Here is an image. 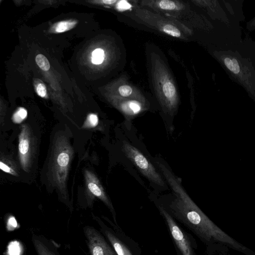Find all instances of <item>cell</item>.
<instances>
[{"instance_id": "7c38bea8", "label": "cell", "mask_w": 255, "mask_h": 255, "mask_svg": "<svg viewBox=\"0 0 255 255\" xmlns=\"http://www.w3.org/2000/svg\"><path fill=\"white\" fill-rule=\"evenodd\" d=\"M162 89L165 96L168 99L172 98L175 94V88L169 82H167L163 85Z\"/></svg>"}, {"instance_id": "8fae6325", "label": "cell", "mask_w": 255, "mask_h": 255, "mask_svg": "<svg viewBox=\"0 0 255 255\" xmlns=\"http://www.w3.org/2000/svg\"><path fill=\"white\" fill-rule=\"evenodd\" d=\"M27 112L26 110L22 107L17 109L12 116V120L15 123H20L27 117Z\"/></svg>"}, {"instance_id": "52a82bcc", "label": "cell", "mask_w": 255, "mask_h": 255, "mask_svg": "<svg viewBox=\"0 0 255 255\" xmlns=\"http://www.w3.org/2000/svg\"><path fill=\"white\" fill-rule=\"evenodd\" d=\"M77 23L76 19L62 20L55 23L50 28L49 31L53 33L64 32L74 27Z\"/></svg>"}, {"instance_id": "9a60e30c", "label": "cell", "mask_w": 255, "mask_h": 255, "mask_svg": "<svg viewBox=\"0 0 255 255\" xmlns=\"http://www.w3.org/2000/svg\"><path fill=\"white\" fill-rule=\"evenodd\" d=\"M35 89L37 95L42 98L47 96V90L45 85L42 82H39L35 84Z\"/></svg>"}, {"instance_id": "30bf717a", "label": "cell", "mask_w": 255, "mask_h": 255, "mask_svg": "<svg viewBox=\"0 0 255 255\" xmlns=\"http://www.w3.org/2000/svg\"><path fill=\"white\" fill-rule=\"evenodd\" d=\"M35 61L38 67L43 71H48L50 69V63L47 58L43 54L36 56Z\"/></svg>"}, {"instance_id": "5b68a950", "label": "cell", "mask_w": 255, "mask_h": 255, "mask_svg": "<svg viewBox=\"0 0 255 255\" xmlns=\"http://www.w3.org/2000/svg\"><path fill=\"white\" fill-rule=\"evenodd\" d=\"M96 220L101 227V232L110 242L117 255H132L128 249L110 231L99 219Z\"/></svg>"}, {"instance_id": "7402d4cb", "label": "cell", "mask_w": 255, "mask_h": 255, "mask_svg": "<svg viewBox=\"0 0 255 255\" xmlns=\"http://www.w3.org/2000/svg\"><path fill=\"white\" fill-rule=\"evenodd\" d=\"M247 28L249 30H253L255 28V17L248 23Z\"/></svg>"}, {"instance_id": "ac0fdd59", "label": "cell", "mask_w": 255, "mask_h": 255, "mask_svg": "<svg viewBox=\"0 0 255 255\" xmlns=\"http://www.w3.org/2000/svg\"><path fill=\"white\" fill-rule=\"evenodd\" d=\"M119 92L122 96L126 97L131 94L132 90L129 86L124 85L119 87Z\"/></svg>"}, {"instance_id": "d6986e66", "label": "cell", "mask_w": 255, "mask_h": 255, "mask_svg": "<svg viewBox=\"0 0 255 255\" xmlns=\"http://www.w3.org/2000/svg\"><path fill=\"white\" fill-rule=\"evenodd\" d=\"M88 123L92 127H96L98 123V118L97 115L91 114L89 115L87 119Z\"/></svg>"}, {"instance_id": "e0dca14e", "label": "cell", "mask_w": 255, "mask_h": 255, "mask_svg": "<svg viewBox=\"0 0 255 255\" xmlns=\"http://www.w3.org/2000/svg\"><path fill=\"white\" fill-rule=\"evenodd\" d=\"M69 161V156L68 154L62 152L59 154L57 158V163L61 167L66 166Z\"/></svg>"}, {"instance_id": "4fadbf2b", "label": "cell", "mask_w": 255, "mask_h": 255, "mask_svg": "<svg viewBox=\"0 0 255 255\" xmlns=\"http://www.w3.org/2000/svg\"><path fill=\"white\" fill-rule=\"evenodd\" d=\"M163 31L173 37H179L181 36L179 30L175 26L171 24H166L163 27Z\"/></svg>"}, {"instance_id": "3957f363", "label": "cell", "mask_w": 255, "mask_h": 255, "mask_svg": "<svg viewBox=\"0 0 255 255\" xmlns=\"http://www.w3.org/2000/svg\"><path fill=\"white\" fill-rule=\"evenodd\" d=\"M83 230L90 255H117L103 235L96 229L86 226Z\"/></svg>"}, {"instance_id": "603a6c76", "label": "cell", "mask_w": 255, "mask_h": 255, "mask_svg": "<svg viewBox=\"0 0 255 255\" xmlns=\"http://www.w3.org/2000/svg\"><path fill=\"white\" fill-rule=\"evenodd\" d=\"M101 2L104 3V4H113L115 2H117V0H102Z\"/></svg>"}, {"instance_id": "2e32d148", "label": "cell", "mask_w": 255, "mask_h": 255, "mask_svg": "<svg viewBox=\"0 0 255 255\" xmlns=\"http://www.w3.org/2000/svg\"><path fill=\"white\" fill-rule=\"evenodd\" d=\"M159 7L165 10H173L176 8L175 3L171 0H163L159 3Z\"/></svg>"}, {"instance_id": "9c48e42d", "label": "cell", "mask_w": 255, "mask_h": 255, "mask_svg": "<svg viewBox=\"0 0 255 255\" xmlns=\"http://www.w3.org/2000/svg\"><path fill=\"white\" fill-rule=\"evenodd\" d=\"M104 58V51L102 49L97 48L92 53L91 61L94 64H100L103 62Z\"/></svg>"}, {"instance_id": "6da1fadb", "label": "cell", "mask_w": 255, "mask_h": 255, "mask_svg": "<svg viewBox=\"0 0 255 255\" xmlns=\"http://www.w3.org/2000/svg\"><path fill=\"white\" fill-rule=\"evenodd\" d=\"M158 166L177 197L170 205L176 217L198 235L205 239L215 237L216 228L188 195L176 177L163 164L159 163Z\"/></svg>"}, {"instance_id": "ffe728a7", "label": "cell", "mask_w": 255, "mask_h": 255, "mask_svg": "<svg viewBox=\"0 0 255 255\" xmlns=\"http://www.w3.org/2000/svg\"><path fill=\"white\" fill-rule=\"evenodd\" d=\"M118 4V8L121 10L128 9L130 6V5L125 1H121Z\"/></svg>"}, {"instance_id": "5bb4252c", "label": "cell", "mask_w": 255, "mask_h": 255, "mask_svg": "<svg viewBox=\"0 0 255 255\" xmlns=\"http://www.w3.org/2000/svg\"><path fill=\"white\" fill-rule=\"evenodd\" d=\"M18 147L19 151L21 154L24 155L26 154L29 149L28 140L24 137H21L20 139L19 138Z\"/></svg>"}, {"instance_id": "44dd1931", "label": "cell", "mask_w": 255, "mask_h": 255, "mask_svg": "<svg viewBox=\"0 0 255 255\" xmlns=\"http://www.w3.org/2000/svg\"><path fill=\"white\" fill-rule=\"evenodd\" d=\"M0 168L2 171H3L5 172H7V173L11 172V168L8 166L6 165L5 164L2 163L1 161H0Z\"/></svg>"}, {"instance_id": "277c9868", "label": "cell", "mask_w": 255, "mask_h": 255, "mask_svg": "<svg viewBox=\"0 0 255 255\" xmlns=\"http://www.w3.org/2000/svg\"><path fill=\"white\" fill-rule=\"evenodd\" d=\"M160 213L166 221L171 235L182 255H193L190 243L170 214L160 207Z\"/></svg>"}, {"instance_id": "8992f818", "label": "cell", "mask_w": 255, "mask_h": 255, "mask_svg": "<svg viewBox=\"0 0 255 255\" xmlns=\"http://www.w3.org/2000/svg\"><path fill=\"white\" fill-rule=\"evenodd\" d=\"M32 241L37 255H59L54 247L46 238L33 235Z\"/></svg>"}, {"instance_id": "7a4b0ae2", "label": "cell", "mask_w": 255, "mask_h": 255, "mask_svg": "<svg viewBox=\"0 0 255 255\" xmlns=\"http://www.w3.org/2000/svg\"><path fill=\"white\" fill-rule=\"evenodd\" d=\"M123 150L126 156L148 180L158 185L165 186L163 179L154 166L137 148L128 142L124 141Z\"/></svg>"}, {"instance_id": "ba28073f", "label": "cell", "mask_w": 255, "mask_h": 255, "mask_svg": "<svg viewBox=\"0 0 255 255\" xmlns=\"http://www.w3.org/2000/svg\"><path fill=\"white\" fill-rule=\"evenodd\" d=\"M224 65L232 73L238 75L240 71V67L238 60L233 57H224L223 59Z\"/></svg>"}]
</instances>
